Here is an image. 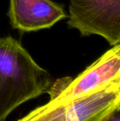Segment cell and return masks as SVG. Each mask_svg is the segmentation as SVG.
<instances>
[{
	"instance_id": "6da1fadb",
	"label": "cell",
	"mask_w": 120,
	"mask_h": 121,
	"mask_svg": "<svg viewBox=\"0 0 120 121\" xmlns=\"http://www.w3.org/2000/svg\"><path fill=\"white\" fill-rule=\"evenodd\" d=\"M53 82L18 40L0 38V121L23 103L47 93Z\"/></svg>"
},
{
	"instance_id": "7a4b0ae2",
	"label": "cell",
	"mask_w": 120,
	"mask_h": 121,
	"mask_svg": "<svg viewBox=\"0 0 120 121\" xmlns=\"http://www.w3.org/2000/svg\"><path fill=\"white\" fill-rule=\"evenodd\" d=\"M120 105V77L65 104L34 109L22 121H105Z\"/></svg>"
},
{
	"instance_id": "3957f363",
	"label": "cell",
	"mask_w": 120,
	"mask_h": 121,
	"mask_svg": "<svg viewBox=\"0 0 120 121\" xmlns=\"http://www.w3.org/2000/svg\"><path fill=\"white\" fill-rule=\"evenodd\" d=\"M120 77V43L112 46L75 79L64 77L54 82L47 93L52 108L88 94Z\"/></svg>"
},
{
	"instance_id": "277c9868",
	"label": "cell",
	"mask_w": 120,
	"mask_h": 121,
	"mask_svg": "<svg viewBox=\"0 0 120 121\" xmlns=\"http://www.w3.org/2000/svg\"><path fill=\"white\" fill-rule=\"evenodd\" d=\"M69 28L97 35L113 46L120 43V0H70Z\"/></svg>"
},
{
	"instance_id": "5b68a950",
	"label": "cell",
	"mask_w": 120,
	"mask_h": 121,
	"mask_svg": "<svg viewBox=\"0 0 120 121\" xmlns=\"http://www.w3.org/2000/svg\"><path fill=\"white\" fill-rule=\"evenodd\" d=\"M8 17L13 28L25 33L49 28L68 15L51 0H10Z\"/></svg>"
}]
</instances>
